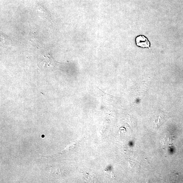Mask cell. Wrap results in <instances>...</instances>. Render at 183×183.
<instances>
[{
  "label": "cell",
  "mask_w": 183,
  "mask_h": 183,
  "mask_svg": "<svg viewBox=\"0 0 183 183\" xmlns=\"http://www.w3.org/2000/svg\"><path fill=\"white\" fill-rule=\"evenodd\" d=\"M136 45L139 47L143 48H149L150 49V43L148 39L145 36L140 35L136 39Z\"/></svg>",
  "instance_id": "cell-1"
},
{
  "label": "cell",
  "mask_w": 183,
  "mask_h": 183,
  "mask_svg": "<svg viewBox=\"0 0 183 183\" xmlns=\"http://www.w3.org/2000/svg\"><path fill=\"white\" fill-rule=\"evenodd\" d=\"M42 137H44V135H42Z\"/></svg>",
  "instance_id": "cell-3"
},
{
  "label": "cell",
  "mask_w": 183,
  "mask_h": 183,
  "mask_svg": "<svg viewBox=\"0 0 183 183\" xmlns=\"http://www.w3.org/2000/svg\"><path fill=\"white\" fill-rule=\"evenodd\" d=\"M178 173H173V179H177V178L178 177Z\"/></svg>",
  "instance_id": "cell-2"
}]
</instances>
